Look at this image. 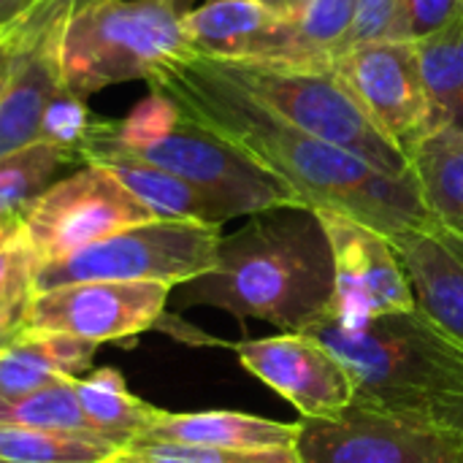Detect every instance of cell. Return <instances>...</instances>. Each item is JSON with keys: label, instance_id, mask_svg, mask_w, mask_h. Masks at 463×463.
<instances>
[{"label": "cell", "instance_id": "38", "mask_svg": "<svg viewBox=\"0 0 463 463\" xmlns=\"http://www.w3.org/2000/svg\"><path fill=\"white\" fill-rule=\"evenodd\" d=\"M187 3H193V0H187Z\"/></svg>", "mask_w": 463, "mask_h": 463}, {"label": "cell", "instance_id": "21", "mask_svg": "<svg viewBox=\"0 0 463 463\" xmlns=\"http://www.w3.org/2000/svg\"><path fill=\"white\" fill-rule=\"evenodd\" d=\"M57 71L43 49L22 52L0 95V157L41 141V117L60 90Z\"/></svg>", "mask_w": 463, "mask_h": 463}, {"label": "cell", "instance_id": "7", "mask_svg": "<svg viewBox=\"0 0 463 463\" xmlns=\"http://www.w3.org/2000/svg\"><path fill=\"white\" fill-rule=\"evenodd\" d=\"M152 220L157 217L109 168L84 163L22 212V233L43 266Z\"/></svg>", "mask_w": 463, "mask_h": 463}, {"label": "cell", "instance_id": "3", "mask_svg": "<svg viewBox=\"0 0 463 463\" xmlns=\"http://www.w3.org/2000/svg\"><path fill=\"white\" fill-rule=\"evenodd\" d=\"M320 339L353 380V404L463 437V347L420 309L347 328L317 323Z\"/></svg>", "mask_w": 463, "mask_h": 463}, {"label": "cell", "instance_id": "16", "mask_svg": "<svg viewBox=\"0 0 463 463\" xmlns=\"http://www.w3.org/2000/svg\"><path fill=\"white\" fill-rule=\"evenodd\" d=\"M410 277L418 309L463 347V255L445 239L407 231L391 236Z\"/></svg>", "mask_w": 463, "mask_h": 463}, {"label": "cell", "instance_id": "19", "mask_svg": "<svg viewBox=\"0 0 463 463\" xmlns=\"http://www.w3.org/2000/svg\"><path fill=\"white\" fill-rule=\"evenodd\" d=\"M407 157L439 236L463 255V130L439 128L420 138Z\"/></svg>", "mask_w": 463, "mask_h": 463}, {"label": "cell", "instance_id": "4", "mask_svg": "<svg viewBox=\"0 0 463 463\" xmlns=\"http://www.w3.org/2000/svg\"><path fill=\"white\" fill-rule=\"evenodd\" d=\"M187 0H90L49 38L46 54L60 84L90 98L125 81H152L190 57Z\"/></svg>", "mask_w": 463, "mask_h": 463}, {"label": "cell", "instance_id": "36", "mask_svg": "<svg viewBox=\"0 0 463 463\" xmlns=\"http://www.w3.org/2000/svg\"><path fill=\"white\" fill-rule=\"evenodd\" d=\"M14 60H16V54H14L5 43H0V95H3V90H5V84H8V79H11Z\"/></svg>", "mask_w": 463, "mask_h": 463}, {"label": "cell", "instance_id": "33", "mask_svg": "<svg viewBox=\"0 0 463 463\" xmlns=\"http://www.w3.org/2000/svg\"><path fill=\"white\" fill-rule=\"evenodd\" d=\"M396 0H355V24L347 41V49L355 43L385 38L393 19Z\"/></svg>", "mask_w": 463, "mask_h": 463}, {"label": "cell", "instance_id": "20", "mask_svg": "<svg viewBox=\"0 0 463 463\" xmlns=\"http://www.w3.org/2000/svg\"><path fill=\"white\" fill-rule=\"evenodd\" d=\"M353 24L355 0H312L298 19L282 22L279 41L271 57L260 65L293 71H331L336 57L347 52Z\"/></svg>", "mask_w": 463, "mask_h": 463}, {"label": "cell", "instance_id": "26", "mask_svg": "<svg viewBox=\"0 0 463 463\" xmlns=\"http://www.w3.org/2000/svg\"><path fill=\"white\" fill-rule=\"evenodd\" d=\"M90 0H0V43L14 54L46 49L60 24Z\"/></svg>", "mask_w": 463, "mask_h": 463}, {"label": "cell", "instance_id": "12", "mask_svg": "<svg viewBox=\"0 0 463 463\" xmlns=\"http://www.w3.org/2000/svg\"><path fill=\"white\" fill-rule=\"evenodd\" d=\"M171 290L163 282H76L41 290L22 328L92 345L133 339L157 326Z\"/></svg>", "mask_w": 463, "mask_h": 463}, {"label": "cell", "instance_id": "17", "mask_svg": "<svg viewBox=\"0 0 463 463\" xmlns=\"http://www.w3.org/2000/svg\"><path fill=\"white\" fill-rule=\"evenodd\" d=\"M298 420H269L247 412H160V418L133 442H171L222 450H293Z\"/></svg>", "mask_w": 463, "mask_h": 463}, {"label": "cell", "instance_id": "6", "mask_svg": "<svg viewBox=\"0 0 463 463\" xmlns=\"http://www.w3.org/2000/svg\"><path fill=\"white\" fill-rule=\"evenodd\" d=\"M220 239L222 225L152 220L38 266L35 288L38 293L76 282H163L179 288L214 266Z\"/></svg>", "mask_w": 463, "mask_h": 463}, {"label": "cell", "instance_id": "11", "mask_svg": "<svg viewBox=\"0 0 463 463\" xmlns=\"http://www.w3.org/2000/svg\"><path fill=\"white\" fill-rule=\"evenodd\" d=\"M301 463H463V437L423 429L366 407L298 420Z\"/></svg>", "mask_w": 463, "mask_h": 463}, {"label": "cell", "instance_id": "29", "mask_svg": "<svg viewBox=\"0 0 463 463\" xmlns=\"http://www.w3.org/2000/svg\"><path fill=\"white\" fill-rule=\"evenodd\" d=\"M111 463H301L296 450H222L171 442H130Z\"/></svg>", "mask_w": 463, "mask_h": 463}, {"label": "cell", "instance_id": "37", "mask_svg": "<svg viewBox=\"0 0 463 463\" xmlns=\"http://www.w3.org/2000/svg\"><path fill=\"white\" fill-rule=\"evenodd\" d=\"M19 331H22V328H16V331H0V350H3V347H5L16 334H19Z\"/></svg>", "mask_w": 463, "mask_h": 463}, {"label": "cell", "instance_id": "31", "mask_svg": "<svg viewBox=\"0 0 463 463\" xmlns=\"http://www.w3.org/2000/svg\"><path fill=\"white\" fill-rule=\"evenodd\" d=\"M95 125H98V117L87 109L84 98L60 87L43 109L41 141L54 144V146L65 149L73 160H79V152L87 144V138L92 136Z\"/></svg>", "mask_w": 463, "mask_h": 463}, {"label": "cell", "instance_id": "39", "mask_svg": "<svg viewBox=\"0 0 463 463\" xmlns=\"http://www.w3.org/2000/svg\"><path fill=\"white\" fill-rule=\"evenodd\" d=\"M0 463H5V461H0Z\"/></svg>", "mask_w": 463, "mask_h": 463}, {"label": "cell", "instance_id": "28", "mask_svg": "<svg viewBox=\"0 0 463 463\" xmlns=\"http://www.w3.org/2000/svg\"><path fill=\"white\" fill-rule=\"evenodd\" d=\"M38 266L41 260L24 233L0 247V331L22 328L27 309L38 293Z\"/></svg>", "mask_w": 463, "mask_h": 463}, {"label": "cell", "instance_id": "23", "mask_svg": "<svg viewBox=\"0 0 463 463\" xmlns=\"http://www.w3.org/2000/svg\"><path fill=\"white\" fill-rule=\"evenodd\" d=\"M415 49L437 128L463 130V16Z\"/></svg>", "mask_w": 463, "mask_h": 463}, {"label": "cell", "instance_id": "32", "mask_svg": "<svg viewBox=\"0 0 463 463\" xmlns=\"http://www.w3.org/2000/svg\"><path fill=\"white\" fill-rule=\"evenodd\" d=\"M463 16V0H396L385 38L420 43Z\"/></svg>", "mask_w": 463, "mask_h": 463}, {"label": "cell", "instance_id": "27", "mask_svg": "<svg viewBox=\"0 0 463 463\" xmlns=\"http://www.w3.org/2000/svg\"><path fill=\"white\" fill-rule=\"evenodd\" d=\"M0 426H27V429H46V431H90L76 399L73 380H57L22 399L0 402Z\"/></svg>", "mask_w": 463, "mask_h": 463}, {"label": "cell", "instance_id": "1", "mask_svg": "<svg viewBox=\"0 0 463 463\" xmlns=\"http://www.w3.org/2000/svg\"><path fill=\"white\" fill-rule=\"evenodd\" d=\"M149 90L165 92L182 119L231 141L277 174L304 206L345 214L388 239L407 231L439 236L415 179H393L353 152L293 128L225 79L212 60L190 54L155 76Z\"/></svg>", "mask_w": 463, "mask_h": 463}, {"label": "cell", "instance_id": "18", "mask_svg": "<svg viewBox=\"0 0 463 463\" xmlns=\"http://www.w3.org/2000/svg\"><path fill=\"white\" fill-rule=\"evenodd\" d=\"M95 353L98 345L92 342L22 328L0 350V402H14L57 380L87 374Z\"/></svg>", "mask_w": 463, "mask_h": 463}, {"label": "cell", "instance_id": "13", "mask_svg": "<svg viewBox=\"0 0 463 463\" xmlns=\"http://www.w3.org/2000/svg\"><path fill=\"white\" fill-rule=\"evenodd\" d=\"M239 364L290 402L301 418H336L353 407V380L345 364L309 334H279L233 345Z\"/></svg>", "mask_w": 463, "mask_h": 463}, {"label": "cell", "instance_id": "10", "mask_svg": "<svg viewBox=\"0 0 463 463\" xmlns=\"http://www.w3.org/2000/svg\"><path fill=\"white\" fill-rule=\"evenodd\" d=\"M334 255V320L355 328L366 320L418 309L393 241L345 214L315 209Z\"/></svg>", "mask_w": 463, "mask_h": 463}, {"label": "cell", "instance_id": "9", "mask_svg": "<svg viewBox=\"0 0 463 463\" xmlns=\"http://www.w3.org/2000/svg\"><path fill=\"white\" fill-rule=\"evenodd\" d=\"M331 71L377 130L404 155L420 138L439 130L423 87L415 43L391 38L355 43L336 57Z\"/></svg>", "mask_w": 463, "mask_h": 463}, {"label": "cell", "instance_id": "15", "mask_svg": "<svg viewBox=\"0 0 463 463\" xmlns=\"http://www.w3.org/2000/svg\"><path fill=\"white\" fill-rule=\"evenodd\" d=\"M193 54L233 62H266L279 41L282 22L255 0H206L184 14Z\"/></svg>", "mask_w": 463, "mask_h": 463}, {"label": "cell", "instance_id": "5", "mask_svg": "<svg viewBox=\"0 0 463 463\" xmlns=\"http://www.w3.org/2000/svg\"><path fill=\"white\" fill-rule=\"evenodd\" d=\"M212 62L225 79L293 128L353 152L393 179H412L407 155L377 130L334 71H293L233 60Z\"/></svg>", "mask_w": 463, "mask_h": 463}, {"label": "cell", "instance_id": "14", "mask_svg": "<svg viewBox=\"0 0 463 463\" xmlns=\"http://www.w3.org/2000/svg\"><path fill=\"white\" fill-rule=\"evenodd\" d=\"M111 128L114 119H98L92 136L79 152V160L109 168L157 220H193V222L222 225L217 209L193 184L122 149L114 141Z\"/></svg>", "mask_w": 463, "mask_h": 463}, {"label": "cell", "instance_id": "22", "mask_svg": "<svg viewBox=\"0 0 463 463\" xmlns=\"http://www.w3.org/2000/svg\"><path fill=\"white\" fill-rule=\"evenodd\" d=\"M73 388L90 431L100 434L117 448H128L133 439H138L163 412L133 396L122 372L111 366L76 377Z\"/></svg>", "mask_w": 463, "mask_h": 463}, {"label": "cell", "instance_id": "35", "mask_svg": "<svg viewBox=\"0 0 463 463\" xmlns=\"http://www.w3.org/2000/svg\"><path fill=\"white\" fill-rule=\"evenodd\" d=\"M19 233H22V214H16V212L0 214V247L8 244Z\"/></svg>", "mask_w": 463, "mask_h": 463}, {"label": "cell", "instance_id": "2", "mask_svg": "<svg viewBox=\"0 0 463 463\" xmlns=\"http://www.w3.org/2000/svg\"><path fill=\"white\" fill-rule=\"evenodd\" d=\"M179 307H217L236 317L307 334L334 315V255L312 206H277L222 236L214 266L174 288Z\"/></svg>", "mask_w": 463, "mask_h": 463}, {"label": "cell", "instance_id": "8", "mask_svg": "<svg viewBox=\"0 0 463 463\" xmlns=\"http://www.w3.org/2000/svg\"><path fill=\"white\" fill-rule=\"evenodd\" d=\"M133 155L193 184L217 209L222 222L277 206H304L277 174L231 141L187 119H182V125L163 141Z\"/></svg>", "mask_w": 463, "mask_h": 463}, {"label": "cell", "instance_id": "30", "mask_svg": "<svg viewBox=\"0 0 463 463\" xmlns=\"http://www.w3.org/2000/svg\"><path fill=\"white\" fill-rule=\"evenodd\" d=\"M182 125V111L179 106L160 90H149L146 98H141L128 117L114 122L111 136L122 149L138 152L146 149L165 136H171Z\"/></svg>", "mask_w": 463, "mask_h": 463}, {"label": "cell", "instance_id": "25", "mask_svg": "<svg viewBox=\"0 0 463 463\" xmlns=\"http://www.w3.org/2000/svg\"><path fill=\"white\" fill-rule=\"evenodd\" d=\"M73 157L46 141H35L14 155L0 157V214H22Z\"/></svg>", "mask_w": 463, "mask_h": 463}, {"label": "cell", "instance_id": "24", "mask_svg": "<svg viewBox=\"0 0 463 463\" xmlns=\"http://www.w3.org/2000/svg\"><path fill=\"white\" fill-rule=\"evenodd\" d=\"M119 450L92 431L0 426V461L5 463H111Z\"/></svg>", "mask_w": 463, "mask_h": 463}, {"label": "cell", "instance_id": "34", "mask_svg": "<svg viewBox=\"0 0 463 463\" xmlns=\"http://www.w3.org/2000/svg\"><path fill=\"white\" fill-rule=\"evenodd\" d=\"M255 3L260 8H266L271 16H277L279 22H293V19H298L307 11V5L312 0H255Z\"/></svg>", "mask_w": 463, "mask_h": 463}]
</instances>
